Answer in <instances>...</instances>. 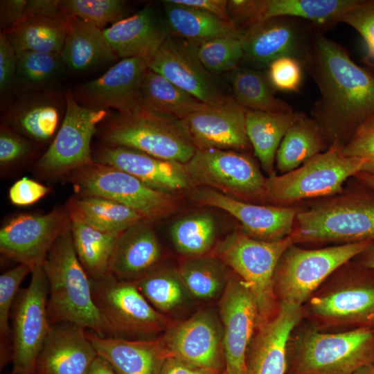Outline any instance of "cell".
Returning a JSON list of instances; mask_svg holds the SVG:
<instances>
[{"label": "cell", "instance_id": "1", "mask_svg": "<svg viewBox=\"0 0 374 374\" xmlns=\"http://www.w3.org/2000/svg\"><path fill=\"white\" fill-rule=\"evenodd\" d=\"M303 69L319 89L311 109L328 148H342L374 118V73L357 64L339 44L316 28Z\"/></svg>", "mask_w": 374, "mask_h": 374}, {"label": "cell", "instance_id": "2", "mask_svg": "<svg viewBox=\"0 0 374 374\" xmlns=\"http://www.w3.org/2000/svg\"><path fill=\"white\" fill-rule=\"evenodd\" d=\"M51 324L69 323L101 337L109 332L95 304L92 281L75 251L71 226L55 242L44 262Z\"/></svg>", "mask_w": 374, "mask_h": 374}, {"label": "cell", "instance_id": "3", "mask_svg": "<svg viewBox=\"0 0 374 374\" xmlns=\"http://www.w3.org/2000/svg\"><path fill=\"white\" fill-rule=\"evenodd\" d=\"M359 184L300 210L291 234L294 243L374 241V189Z\"/></svg>", "mask_w": 374, "mask_h": 374}, {"label": "cell", "instance_id": "4", "mask_svg": "<svg viewBox=\"0 0 374 374\" xmlns=\"http://www.w3.org/2000/svg\"><path fill=\"white\" fill-rule=\"evenodd\" d=\"M287 353L286 374H352L374 364V328L338 333L305 329Z\"/></svg>", "mask_w": 374, "mask_h": 374}, {"label": "cell", "instance_id": "5", "mask_svg": "<svg viewBox=\"0 0 374 374\" xmlns=\"http://www.w3.org/2000/svg\"><path fill=\"white\" fill-rule=\"evenodd\" d=\"M97 134L105 144L181 163H187L197 150L180 120L141 109L110 114L99 125Z\"/></svg>", "mask_w": 374, "mask_h": 374}, {"label": "cell", "instance_id": "6", "mask_svg": "<svg viewBox=\"0 0 374 374\" xmlns=\"http://www.w3.org/2000/svg\"><path fill=\"white\" fill-rule=\"evenodd\" d=\"M292 244L295 243L291 235L268 242L235 231L215 247V256L249 286L258 308V324L267 321L278 311L274 274L281 256Z\"/></svg>", "mask_w": 374, "mask_h": 374}, {"label": "cell", "instance_id": "7", "mask_svg": "<svg viewBox=\"0 0 374 374\" xmlns=\"http://www.w3.org/2000/svg\"><path fill=\"white\" fill-rule=\"evenodd\" d=\"M367 161L347 157L341 148L331 146L289 172L267 177L264 202L284 206L337 195L344 183L360 172Z\"/></svg>", "mask_w": 374, "mask_h": 374}, {"label": "cell", "instance_id": "8", "mask_svg": "<svg viewBox=\"0 0 374 374\" xmlns=\"http://www.w3.org/2000/svg\"><path fill=\"white\" fill-rule=\"evenodd\" d=\"M373 241L366 240L316 249L290 245L281 256L274 274L280 303L301 307L332 273L357 257Z\"/></svg>", "mask_w": 374, "mask_h": 374}, {"label": "cell", "instance_id": "9", "mask_svg": "<svg viewBox=\"0 0 374 374\" xmlns=\"http://www.w3.org/2000/svg\"><path fill=\"white\" fill-rule=\"evenodd\" d=\"M64 96L66 109L61 125L36 166L46 178H59L93 163L92 138L110 114L107 109L81 105L70 91Z\"/></svg>", "mask_w": 374, "mask_h": 374}, {"label": "cell", "instance_id": "10", "mask_svg": "<svg viewBox=\"0 0 374 374\" xmlns=\"http://www.w3.org/2000/svg\"><path fill=\"white\" fill-rule=\"evenodd\" d=\"M71 175L76 195L112 199L150 221L166 217L177 206L172 194L156 190L131 174L112 166L94 162Z\"/></svg>", "mask_w": 374, "mask_h": 374}, {"label": "cell", "instance_id": "11", "mask_svg": "<svg viewBox=\"0 0 374 374\" xmlns=\"http://www.w3.org/2000/svg\"><path fill=\"white\" fill-rule=\"evenodd\" d=\"M193 186L210 188L247 202L265 201V177L248 155L228 150L197 148L184 163Z\"/></svg>", "mask_w": 374, "mask_h": 374}, {"label": "cell", "instance_id": "12", "mask_svg": "<svg viewBox=\"0 0 374 374\" xmlns=\"http://www.w3.org/2000/svg\"><path fill=\"white\" fill-rule=\"evenodd\" d=\"M30 274V281L19 290L11 312V374H35L37 359L51 328L48 283L43 265Z\"/></svg>", "mask_w": 374, "mask_h": 374}, {"label": "cell", "instance_id": "13", "mask_svg": "<svg viewBox=\"0 0 374 374\" xmlns=\"http://www.w3.org/2000/svg\"><path fill=\"white\" fill-rule=\"evenodd\" d=\"M91 281L93 300L109 336H148L165 330L166 317L134 282L112 275Z\"/></svg>", "mask_w": 374, "mask_h": 374}, {"label": "cell", "instance_id": "14", "mask_svg": "<svg viewBox=\"0 0 374 374\" xmlns=\"http://www.w3.org/2000/svg\"><path fill=\"white\" fill-rule=\"evenodd\" d=\"M317 28L310 22L290 17L259 21L242 30V66L263 70L275 60L292 57L303 67Z\"/></svg>", "mask_w": 374, "mask_h": 374}, {"label": "cell", "instance_id": "15", "mask_svg": "<svg viewBox=\"0 0 374 374\" xmlns=\"http://www.w3.org/2000/svg\"><path fill=\"white\" fill-rule=\"evenodd\" d=\"M148 68L207 105H222L233 100L218 76L203 66L197 44L169 35L149 62Z\"/></svg>", "mask_w": 374, "mask_h": 374}, {"label": "cell", "instance_id": "16", "mask_svg": "<svg viewBox=\"0 0 374 374\" xmlns=\"http://www.w3.org/2000/svg\"><path fill=\"white\" fill-rule=\"evenodd\" d=\"M70 226L66 209L17 215L0 229V252L32 270L44 265L55 242Z\"/></svg>", "mask_w": 374, "mask_h": 374}, {"label": "cell", "instance_id": "17", "mask_svg": "<svg viewBox=\"0 0 374 374\" xmlns=\"http://www.w3.org/2000/svg\"><path fill=\"white\" fill-rule=\"evenodd\" d=\"M225 366L222 374H245L249 346L258 312L249 286L237 275L229 276L219 302Z\"/></svg>", "mask_w": 374, "mask_h": 374}, {"label": "cell", "instance_id": "18", "mask_svg": "<svg viewBox=\"0 0 374 374\" xmlns=\"http://www.w3.org/2000/svg\"><path fill=\"white\" fill-rule=\"evenodd\" d=\"M162 339L168 357L223 373L222 327L212 311L197 312L168 328Z\"/></svg>", "mask_w": 374, "mask_h": 374}, {"label": "cell", "instance_id": "19", "mask_svg": "<svg viewBox=\"0 0 374 374\" xmlns=\"http://www.w3.org/2000/svg\"><path fill=\"white\" fill-rule=\"evenodd\" d=\"M192 197L199 204L220 208L233 216L241 223L242 231L248 236L268 242L290 235L300 211L286 206L251 204L206 187L195 190Z\"/></svg>", "mask_w": 374, "mask_h": 374}, {"label": "cell", "instance_id": "20", "mask_svg": "<svg viewBox=\"0 0 374 374\" xmlns=\"http://www.w3.org/2000/svg\"><path fill=\"white\" fill-rule=\"evenodd\" d=\"M149 62L140 57L121 59L101 76L80 86L73 96L87 107L112 108L122 114L135 112Z\"/></svg>", "mask_w": 374, "mask_h": 374}, {"label": "cell", "instance_id": "21", "mask_svg": "<svg viewBox=\"0 0 374 374\" xmlns=\"http://www.w3.org/2000/svg\"><path fill=\"white\" fill-rule=\"evenodd\" d=\"M246 111L234 99L222 105L205 104L180 120L197 148L247 150Z\"/></svg>", "mask_w": 374, "mask_h": 374}, {"label": "cell", "instance_id": "22", "mask_svg": "<svg viewBox=\"0 0 374 374\" xmlns=\"http://www.w3.org/2000/svg\"><path fill=\"white\" fill-rule=\"evenodd\" d=\"M93 159L125 171L158 191L172 194L193 187L184 163L132 148L104 143L93 154Z\"/></svg>", "mask_w": 374, "mask_h": 374}, {"label": "cell", "instance_id": "23", "mask_svg": "<svg viewBox=\"0 0 374 374\" xmlns=\"http://www.w3.org/2000/svg\"><path fill=\"white\" fill-rule=\"evenodd\" d=\"M301 317V307L280 303L272 318L257 325L247 350L245 374H286L288 341Z\"/></svg>", "mask_w": 374, "mask_h": 374}, {"label": "cell", "instance_id": "24", "mask_svg": "<svg viewBox=\"0 0 374 374\" xmlns=\"http://www.w3.org/2000/svg\"><path fill=\"white\" fill-rule=\"evenodd\" d=\"M97 357L86 330L69 323L51 324L35 374H87Z\"/></svg>", "mask_w": 374, "mask_h": 374}, {"label": "cell", "instance_id": "25", "mask_svg": "<svg viewBox=\"0 0 374 374\" xmlns=\"http://www.w3.org/2000/svg\"><path fill=\"white\" fill-rule=\"evenodd\" d=\"M66 100L53 89L18 96L3 117V124L26 139L45 143L55 136Z\"/></svg>", "mask_w": 374, "mask_h": 374}, {"label": "cell", "instance_id": "26", "mask_svg": "<svg viewBox=\"0 0 374 374\" xmlns=\"http://www.w3.org/2000/svg\"><path fill=\"white\" fill-rule=\"evenodd\" d=\"M103 31L118 58L140 57L149 61L169 35L163 15L151 5Z\"/></svg>", "mask_w": 374, "mask_h": 374}, {"label": "cell", "instance_id": "27", "mask_svg": "<svg viewBox=\"0 0 374 374\" xmlns=\"http://www.w3.org/2000/svg\"><path fill=\"white\" fill-rule=\"evenodd\" d=\"M360 266V274L357 271L349 282L311 299L310 310L314 315L335 322L371 321L374 314V280L369 278L372 269Z\"/></svg>", "mask_w": 374, "mask_h": 374}, {"label": "cell", "instance_id": "28", "mask_svg": "<svg viewBox=\"0 0 374 374\" xmlns=\"http://www.w3.org/2000/svg\"><path fill=\"white\" fill-rule=\"evenodd\" d=\"M98 356L105 359L117 374H159L168 357L162 337L128 339L101 337L87 330Z\"/></svg>", "mask_w": 374, "mask_h": 374}, {"label": "cell", "instance_id": "29", "mask_svg": "<svg viewBox=\"0 0 374 374\" xmlns=\"http://www.w3.org/2000/svg\"><path fill=\"white\" fill-rule=\"evenodd\" d=\"M150 220L143 219L119 236L110 265V275L134 282L159 267L161 248Z\"/></svg>", "mask_w": 374, "mask_h": 374}, {"label": "cell", "instance_id": "30", "mask_svg": "<svg viewBox=\"0 0 374 374\" xmlns=\"http://www.w3.org/2000/svg\"><path fill=\"white\" fill-rule=\"evenodd\" d=\"M66 34L60 53L65 64L75 71H84L118 57L102 29L78 18L66 19Z\"/></svg>", "mask_w": 374, "mask_h": 374}, {"label": "cell", "instance_id": "31", "mask_svg": "<svg viewBox=\"0 0 374 374\" xmlns=\"http://www.w3.org/2000/svg\"><path fill=\"white\" fill-rule=\"evenodd\" d=\"M162 4L163 17L172 36L200 44L218 37H240L242 34V30L233 24L203 10L171 0L163 1Z\"/></svg>", "mask_w": 374, "mask_h": 374}, {"label": "cell", "instance_id": "32", "mask_svg": "<svg viewBox=\"0 0 374 374\" xmlns=\"http://www.w3.org/2000/svg\"><path fill=\"white\" fill-rule=\"evenodd\" d=\"M71 221L82 222L96 229L121 233L145 219L135 210L110 199L75 195L66 204Z\"/></svg>", "mask_w": 374, "mask_h": 374}, {"label": "cell", "instance_id": "33", "mask_svg": "<svg viewBox=\"0 0 374 374\" xmlns=\"http://www.w3.org/2000/svg\"><path fill=\"white\" fill-rule=\"evenodd\" d=\"M303 114L294 112L270 113L247 109V134L256 157L268 177L276 175V155L285 134Z\"/></svg>", "mask_w": 374, "mask_h": 374}, {"label": "cell", "instance_id": "34", "mask_svg": "<svg viewBox=\"0 0 374 374\" xmlns=\"http://www.w3.org/2000/svg\"><path fill=\"white\" fill-rule=\"evenodd\" d=\"M204 105L162 75L149 68L146 71L138 109L181 120Z\"/></svg>", "mask_w": 374, "mask_h": 374}, {"label": "cell", "instance_id": "35", "mask_svg": "<svg viewBox=\"0 0 374 374\" xmlns=\"http://www.w3.org/2000/svg\"><path fill=\"white\" fill-rule=\"evenodd\" d=\"M226 75L233 98L243 108L270 113L294 112L290 104L276 96L267 71L240 65Z\"/></svg>", "mask_w": 374, "mask_h": 374}, {"label": "cell", "instance_id": "36", "mask_svg": "<svg viewBox=\"0 0 374 374\" xmlns=\"http://www.w3.org/2000/svg\"><path fill=\"white\" fill-rule=\"evenodd\" d=\"M360 0H262L258 21L290 17L312 24L317 28L331 27Z\"/></svg>", "mask_w": 374, "mask_h": 374}, {"label": "cell", "instance_id": "37", "mask_svg": "<svg viewBox=\"0 0 374 374\" xmlns=\"http://www.w3.org/2000/svg\"><path fill=\"white\" fill-rule=\"evenodd\" d=\"M71 231L77 256L91 280L109 276L112 258L122 233L103 231L77 221H71Z\"/></svg>", "mask_w": 374, "mask_h": 374}, {"label": "cell", "instance_id": "38", "mask_svg": "<svg viewBox=\"0 0 374 374\" xmlns=\"http://www.w3.org/2000/svg\"><path fill=\"white\" fill-rule=\"evenodd\" d=\"M328 148L317 123L303 114L285 134L276 155V168L281 175L289 172Z\"/></svg>", "mask_w": 374, "mask_h": 374}, {"label": "cell", "instance_id": "39", "mask_svg": "<svg viewBox=\"0 0 374 374\" xmlns=\"http://www.w3.org/2000/svg\"><path fill=\"white\" fill-rule=\"evenodd\" d=\"M66 20L29 17L3 30L17 53L24 51L60 54L66 34Z\"/></svg>", "mask_w": 374, "mask_h": 374}, {"label": "cell", "instance_id": "40", "mask_svg": "<svg viewBox=\"0 0 374 374\" xmlns=\"http://www.w3.org/2000/svg\"><path fill=\"white\" fill-rule=\"evenodd\" d=\"M60 54L24 51L17 54L13 90L17 95L53 89L64 68Z\"/></svg>", "mask_w": 374, "mask_h": 374}, {"label": "cell", "instance_id": "41", "mask_svg": "<svg viewBox=\"0 0 374 374\" xmlns=\"http://www.w3.org/2000/svg\"><path fill=\"white\" fill-rule=\"evenodd\" d=\"M226 265L215 256L188 257L177 269L181 280L192 296L208 300L221 296L229 276Z\"/></svg>", "mask_w": 374, "mask_h": 374}, {"label": "cell", "instance_id": "42", "mask_svg": "<svg viewBox=\"0 0 374 374\" xmlns=\"http://www.w3.org/2000/svg\"><path fill=\"white\" fill-rule=\"evenodd\" d=\"M176 250L188 257L204 256L213 247L216 224L208 213H196L177 220L170 228Z\"/></svg>", "mask_w": 374, "mask_h": 374}, {"label": "cell", "instance_id": "43", "mask_svg": "<svg viewBox=\"0 0 374 374\" xmlns=\"http://www.w3.org/2000/svg\"><path fill=\"white\" fill-rule=\"evenodd\" d=\"M134 283L149 303L161 313L179 307L188 292L177 269L158 267Z\"/></svg>", "mask_w": 374, "mask_h": 374}, {"label": "cell", "instance_id": "44", "mask_svg": "<svg viewBox=\"0 0 374 374\" xmlns=\"http://www.w3.org/2000/svg\"><path fill=\"white\" fill-rule=\"evenodd\" d=\"M31 272L29 267L19 264L0 276V353L1 364L12 359L11 330L9 319L19 287Z\"/></svg>", "mask_w": 374, "mask_h": 374}, {"label": "cell", "instance_id": "45", "mask_svg": "<svg viewBox=\"0 0 374 374\" xmlns=\"http://www.w3.org/2000/svg\"><path fill=\"white\" fill-rule=\"evenodd\" d=\"M125 2L121 0H60V10L66 20L78 18L104 30L125 18Z\"/></svg>", "mask_w": 374, "mask_h": 374}, {"label": "cell", "instance_id": "46", "mask_svg": "<svg viewBox=\"0 0 374 374\" xmlns=\"http://www.w3.org/2000/svg\"><path fill=\"white\" fill-rule=\"evenodd\" d=\"M240 37H218L197 44V55L206 69L219 76L240 66L243 59Z\"/></svg>", "mask_w": 374, "mask_h": 374}, {"label": "cell", "instance_id": "47", "mask_svg": "<svg viewBox=\"0 0 374 374\" xmlns=\"http://www.w3.org/2000/svg\"><path fill=\"white\" fill-rule=\"evenodd\" d=\"M303 69L301 62L292 57H283L273 61L267 67L269 80L276 90L288 92L299 91Z\"/></svg>", "mask_w": 374, "mask_h": 374}, {"label": "cell", "instance_id": "48", "mask_svg": "<svg viewBox=\"0 0 374 374\" xmlns=\"http://www.w3.org/2000/svg\"><path fill=\"white\" fill-rule=\"evenodd\" d=\"M340 22L349 25L361 35L368 48L365 57L374 61V0H360L340 17Z\"/></svg>", "mask_w": 374, "mask_h": 374}, {"label": "cell", "instance_id": "49", "mask_svg": "<svg viewBox=\"0 0 374 374\" xmlns=\"http://www.w3.org/2000/svg\"><path fill=\"white\" fill-rule=\"evenodd\" d=\"M29 139L10 127L1 125L0 130V164L8 167L26 158L33 152Z\"/></svg>", "mask_w": 374, "mask_h": 374}, {"label": "cell", "instance_id": "50", "mask_svg": "<svg viewBox=\"0 0 374 374\" xmlns=\"http://www.w3.org/2000/svg\"><path fill=\"white\" fill-rule=\"evenodd\" d=\"M341 151L347 157L374 160V118L362 125Z\"/></svg>", "mask_w": 374, "mask_h": 374}, {"label": "cell", "instance_id": "51", "mask_svg": "<svg viewBox=\"0 0 374 374\" xmlns=\"http://www.w3.org/2000/svg\"><path fill=\"white\" fill-rule=\"evenodd\" d=\"M17 53L5 34H0V93L1 99L14 87Z\"/></svg>", "mask_w": 374, "mask_h": 374}, {"label": "cell", "instance_id": "52", "mask_svg": "<svg viewBox=\"0 0 374 374\" xmlns=\"http://www.w3.org/2000/svg\"><path fill=\"white\" fill-rule=\"evenodd\" d=\"M50 192V189L37 181L23 177L15 181L9 189L10 201L17 206H28L36 203Z\"/></svg>", "mask_w": 374, "mask_h": 374}, {"label": "cell", "instance_id": "53", "mask_svg": "<svg viewBox=\"0 0 374 374\" xmlns=\"http://www.w3.org/2000/svg\"><path fill=\"white\" fill-rule=\"evenodd\" d=\"M262 0H229L227 11L232 24L243 30L258 21Z\"/></svg>", "mask_w": 374, "mask_h": 374}, {"label": "cell", "instance_id": "54", "mask_svg": "<svg viewBox=\"0 0 374 374\" xmlns=\"http://www.w3.org/2000/svg\"><path fill=\"white\" fill-rule=\"evenodd\" d=\"M28 17V0L0 1V26L3 30L10 28Z\"/></svg>", "mask_w": 374, "mask_h": 374}, {"label": "cell", "instance_id": "55", "mask_svg": "<svg viewBox=\"0 0 374 374\" xmlns=\"http://www.w3.org/2000/svg\"><path fill=\"white\" fill-rule=\"evenodd\" d=\"M172 2L210 13L217 18L231 23L228 11L227 0H171Z\"/></svg>", "mask_w": 374, "mask_h": 374}, {"label": "cell", "instance_id": "56", "mask_svg": "<svg viewBox=\"0 0 374 374\" xmlns=\"http://www.w3.org/2000/svg\"><path fill=\"white\" fill-rule=\"evenodd\" d=\"M159 374H222L196 366L181 359L168 357L162 364Z\"/></svg>", "mask_w": 374, "mask_h": 374}, {"label": "cell", "instance_id": "57", "mask_svg": "<svg viewBox=\"0 0 374 374\" xmlns=\"http://www.w3.org/2000/svg\"><path fill=\"white\" fill-rule=\"evenodd\" d=\"M87 374H117L112 366L103 357L98 355Z\"/></svg>", "mask_w": 374, "mask_h": 374}, {"label": "cell", "instance_id": "58", "mask_svg": "<svg viewBox=\"0 0 374 374\" xmlns=\"http://www.w3.org/2000/svg\"><path fill=\"white\" fill-rule=\"evenodd\" d=\"M355 258L358 259L359 265L374 270V241Z\"/></svg>", "mask_w": 374, "mask_h": 374}, {"label": "cell", "instance_id": "59", "mask_svg": "<svg viewBox=\"0 0 374 374\" xmlns=\"http://www.w3.org/2000/svg\"><path fill=\"white\" fill-rule=\"evenodd\" d=\"M354 177L358 183L374 189V175L360 171L357 172Z\"/></svg>", "mask_w": 374, "mask_h": 374}, {"label": "cell", "instance_id": "60", "mask_svg": "<svg viewBox=\"0 0 374 374\" xmlns=\"http://www.w3.org/2000/svg\"><path fill=\"white\" fill-rule=\"evenodd\" d=\"M352 374H374V364L363 366Z\"/></svg>", "mask_w": 374, "mask_h": 374}, {"label": "cell", "instance_id": "61", "mask_svg": "<svg viewBox=\"0 0 374 374\" xmlns=\"http://www.w3.org/2000/svg\"><path fill=\"white\" fill-rule=\"evenodd\" d=\"M361 171L374 175V160H368L364 164Z\"/></svg>", "mask_w": 374, "mask_h": 374}, {"label": "cell", "instance_id": "62", "mask_svg": "<svg viewBox=\"0 0 374 374\" xmlns=\"http://www.w3.org/2000/svg\"><path fill=\"white\" fill-rule=\"evenodd\" d=\"M364 62L368 66L370 70L374 73V61L364 57Z\"/></svg>", "mask_w": 374, "mask_h": 374}, {"label": "cell", "instance_id": "63", "mask_svg": "<svg viewBox=\"0 0 374 374\" xmlns=\"http://www.w3.org/2000/svg\"><path fill=\"white\" fill-rule=\"evenodd\" d=\"M371 321H374V314L371 317Z\"/></svg>", "mask_w": 374, "mask_h": 374}]
</instances>
